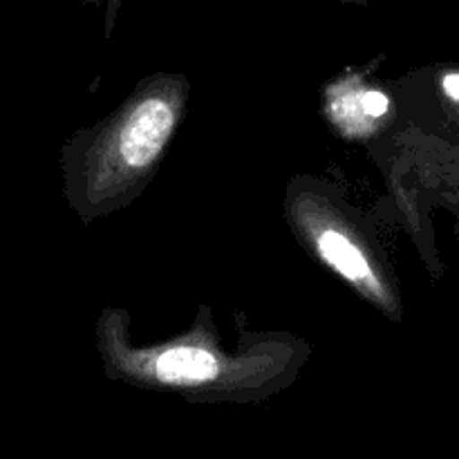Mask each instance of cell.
<instances>
[{
    "label": "cell",
    "instance_id": "cell-1",
    "mask_svg": "<svg viewBox=\"0 0 459 459\" xmlns=\"http://www.w3.org/2000/svg\"><path fill=\"white\" fill-rule=\"evenodd\" d=\"M178 85H155L130 99L92 134L83 160L72 166V188L90 209L110 211L155 170L179 124Z\"/></svg>",
    "mask_w": 459,
    "mask_h": 459
},
{
    "label": "cell",
    "instance_id": "cell-2",
    "mask_svg": "<svg viewBox=\"0 0 459 459\" xmlns=\"http://www.w3.org/2000/svg\"><path fill=\"white\" fill-rule=\"evenodd\" d=\"M142 370L146 379L173 388H209L229 370L218 350L197 343L169 345L143 354Z\"/></svg>",
    "mask_w": 459,
    "mask_h": 459
},
{
    "label": "cell",
    "instance_id": "cell-3",
    "mask_svg": "<svg viewBox=\"0 0 459 459\" xmlns=\"http://www.w3.org/2000/svg\"><path fill=\"white\" fill-rule=\"evenodd\" d=\"M312 240L318 255L339 276H343L345 281L352 282L366 294L385 299V290L381 287L379 278L372 269L370 258L350 233H345L341 227H334V224H321L312 231Z\"/></svg>",
    "mask_w": 459,
    "mask_h": 459
},
{
    "label": "cell",
    "instance_id": "cell-4",
    "mask_svg": "<svg viewBox=\"0 0 459 459\" xmlns=\"http://www.w3.org/2000/svg\"><path fill=\"white\" fill-rule=\"evenodd\" d=\"M437 92L442 99V108L448 115V121L455 126L459 134V67H448L437 76Z\"/></svg>",
    "mask_w": 459,
    "mask_h": 459
}]
</instances>
